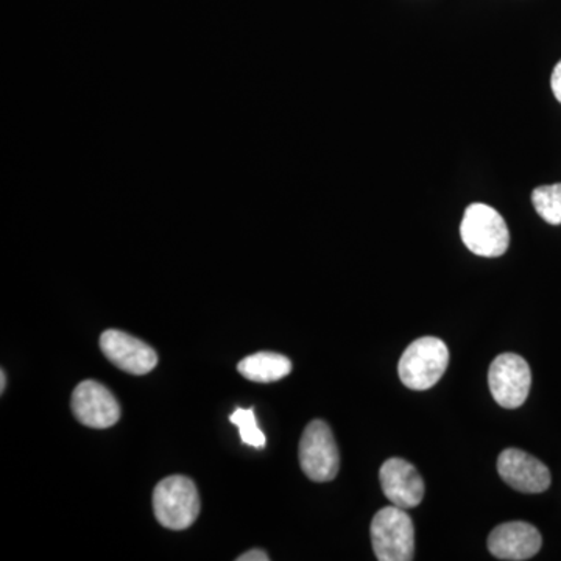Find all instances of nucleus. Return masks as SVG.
<instances>
[{"instance_id": "nucleus-1", "label": "nucleus", "mask_w": 561, "mask_h": 561, "mask_svg": "<svg viewBox=\"0 0 561 561\" xmlns=\"http://www.w3.org/2000/svg\"><path fill=\"white\" fill-rule=\"evenodd\" d=\"M449 364V350L437 337H421L402 353L398 375L408 389L430 390L445 375Z\"/></svg>"}, {"instance_id": "nucleus-2", "label": "nucleus", "mask_w": 561, "mask_h": 561, "mask_svg": "<svg viewBox=\"0 0 561 561\" xmlns=\"http://www.w3.org/2000/svg\"><path fill=\"white\" fill-rule=\"evenodd\" d=\"M460 236L465 247L482 257H500L511 245L507 224L496 209L483 203H474L465 210Z\"/></svg>"}, {"instance_id": "nucleus-3", "label": "nucleus", "mask_w": 561, "mask_h": 561, "mask_svg": "<svg viewBox=\"0 0 561 561\" xmlns=\"http://www.w3.org/2000/svg\"><path fill=\"white\" fill-rule=\"evenodd\" d=\"M153 512L165 529H187L201 513L197 486L184 476L162 479L153 491Z\"/></svg>"}, {"instance_id": "nucleus-4", "label": "nucleus", "mask_w": 561, "mask_h": 561, "mask_svg": "<svg viewBox=\"0 0 561 561\" xmlns=\"http://www.w3.org/2000/svg\"><path fill=\"white\" fill-rule=\"evenodd\" d=\"M371 545L379 561H411L415 553V527L404 508L390 505L371 522Z\"/></svg>"}, {"instance_id": "nucleus-5", "label": "nucleus", "mask_w": 561, "mask_h": 561, "mask_svg": "<svg viewBox=\"0 0 561 561\" xmlns=\"http://www.w3.org/2000/svg\"><path fill=\"white\" fill-rule=\"evenodd\" d=\"M301 470L313 482L334 481L341 468V454L331 427L313 420L306 426L300 440Z\"/></svg>"}, {"instance_id": "nucleus-6", "label": "nucleus", "mask_w": 561, "mask_h": 561, "mask_svg": "<svg viewBox=\"0 0 561 561\" xmlns=\"http://www.w3.org/2000/svg\"><path fill=\"white\" fill-rule=\"evenodd\" d=\"M489 386L494 401L501 408H522L529 397L531 387L529 364L518 354H501L491 362Z\"/></svg>"}, {"instance_id": "nucleus-7", "label": "nucleus", "mask_w": 561, "mask_h": 561, "mask_svg": "<svg viewBox=\"0 0 561 561\" xmlns=\"http://www.w3.org/2000/svg\"><path fill=\"white\" fill-rule=\"evenodd\" d=\"M70 408L79 423L92 430H106L121 420V405L116 397L103 383L92 379L76 387Z\"/></svg>"}, {"instance_id": "nucleus-8", "label": "nucleus", "mask_w": 561, "mask_h": 561, "mask_svg": "<svg viewBox=\"0 0 561 561\" xmlns=\"http://www.w3.org/2000/svg\"><path fill=\"white\" fill-rule=\"evenodd\" d=\"M101 348L106 359L122 371L142 376L158 365L157 351L146 342L124 331L108 330L101 335Z\"/></svg>"}, {"instance_id": "nucleus-9", "label": "nucleus", "mask_w": 561, "mask_h": 561, "mask_svg": "<svg viewBox=\"0 0 561 561\" xmlns=\"http://www.w3.org/2000/svg\"><path fill=\"white\" fill-rule=\"evenodd\" d=\"M497 472L502 481L522 493H545L552 482L551 471L541 460L516 448L501 453Z\"/></svg>"}, {"instance_id": "nucleus-10", "label": "nucleus", "mask_w": 561, "mask_h": 561, "mask_svg": "<svg viewBox=\"0 0 561 561\" xmlns=\"http://www.w3.org/2000/svg\"><path fill=\"white\" fill-rule=\"evenodd\" d=\"M379 481L387 500L397 507H416L424 497V482L420 472L408 460L393 457L382 465Z\"/></svg>"}, {"instance_id": "nucleus-11", "label": "nucleus", "mask_w": 561, "mask_h": 561, "mask_svg": "<svg viewBox=\"0 0 561 561\" xmlns=\"http://www.w3.org/2000/svg\"><path fill=\"white\" fill-rule=\"evenodd\" d=\"M542 538L537 527L529 523L513 522L491 530L489 551L500 560L523 561L540 552Z\"/></svg>"}, {"instance_id": "nucleus-12", "label": "nucleus", "mask_w": 561, "mask_h": 561, "mask_svg": "<svg viewBox=\"0 0 561 561\" xmlns=\"http://www.w3.org/2000/svg\"><path fill=\"white\" fill-rule=\"evenodd\" d=\"M238 370L249 381L276 382L290 375L291 362L283 354L262 351L239 362Z\"/></svg>"}, {"instance_id": "nucleus-13", "label": "nucleus", "mask_w": 561, "mask_h": 561, "mask_svg": "<svg viewBox=\"0 0 561 561\" xmlns=\"http://www.w3.org/2000/svg\"><path fill=\"white\" fill-rule=\"evenodd\" d=\"M531 203L542 220L561 225V183L537 187L531 192Z\"/></svg>"}, {"instance_id": "nucleus-14", "label": "nucleus", "mask_w": 561, "mask_h": 561, "mask_svg": "<svg viewBox=\"0 0 561 561\" xmlns=\"http://www.w3.org/2000/svg\"><path fill=\"white\" fill-rule=\"evenodd\" d=\"M230 421L232 424L239 427V434H241L242 442L251 448L262 449L265 448L264 432L257 426L256 415H254V409H236L231 413Z\"/></svg>"}, {"instance_id": "nucleus-15", "label": "nucleus", "mask_w": 561, "mask_h": 561, "mask_svg": "<svg viewBox=\"0 0 561 561\" xmlns=\"http://www.w3.org/2000/svg\"><path fill=\"white\" fill-rule=\"evenodd\" d=\"M551 87L553 95H556L557 101L561 103V61L553 68Z\"/></svg>"}, {"instance_id": "nucleus-16", "label": "nucleus", "mask_w": 561, "mask_h": 561, "mask_svg": "<svg viewBox=\"0 0 561 561\" xmlns=\"http://www.w3.org/2000/svg\"><path fill=\"white\" fill-rule=\"evenodd\" d=\"M271 557L267 556V552L261 551V549H253V551H249L242 553L241 557H238V561H268Z\"/></svg>"}, {"instance_id": "nucleus-17", "label": "nucleus", "mask_w": 561, "mask_h": 561, "mask_svg": "<svg viewBox=\"0 0 561 561\" xmlns=\"http://www.w3.org/2000/svg\"><path fill=\"white\" fill-rule=\"evenodd\" d=\"M5 386H7V376H5V371H0V391H5Z\"/></svg>"}]
</instances>
